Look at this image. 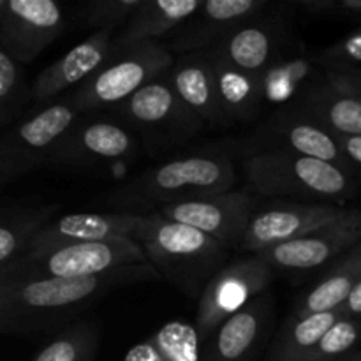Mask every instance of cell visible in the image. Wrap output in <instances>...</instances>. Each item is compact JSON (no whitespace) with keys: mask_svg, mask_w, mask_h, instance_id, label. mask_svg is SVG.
<instances>
[{"mask_svg":"<svg viewBox=\"0 0 361 361\" xmlns=\"http://www.w3.org/2000/svg\"><path fill=\"white\" fill-rule=\"evenodd\" d=\"M162 281L150 263L123 267L81 279L0 275V331L11 337L60 331L108 293L127 286Z\"/></svg>","mask_w":361,"mask_h":361,"instance_id":"6da1fadb","label":"cell"},{"mask_svg":"<svg viewBox=\"0 0 361 361\" xmlns=\"http://www.w3.org/2000/svg\"><path fill=\"white\" fill-rule=\"evenodd\" d=\"M236 182L231 155L215 148L169 159L97 197L118 214L148 215L164 204L229 192Z\"/></svg>","mask_w":361,"mask_h":361,"instance_id":"7a4b0ae2","label":"cell"},{"mask_svg":"<svg viewBox=\"0 0 361 361\" xmlns=\"http://www.w3.org/2000/svg\"><path fill=\"white\" fill-rule=\"evenodd\" d=\"M133 238L162 281L190 300L201 298L208 282L228 264L231 250L203 231L168 221L159 212L141 215Z\"/></svg>","mask_w":361,"mask_h":361,"instance_id":"3957f363","label":"cell"},{"mask_svg":"<svg viewBox=\"0 0 361 361\" xmlns=\"http://www.w3.org/2000/svg\"><path fill=\"white\" fill-rule=\"evenodd\" d=\"M250 189L267 197H298L316 203H344L355 194L345 169L291 152H263L243 159Z\"/></svg>","mask_w":361,"mask_h":361,"instance_id":"277c9868","label":"cell"},{"mask_svg":"<svg viewBox=\"0 0 361 361\" xmlns=\"http://www.w3.org/2000/svg\"><path fill=\"white\" fill-rule=\"evenodd\" d=\"M173 63L175 55L164 42L133 46L109 56L108 62L67 99L80 115L97 109H113L148 83L168 74Z\"/></svg>","mask_w":361,"mask_h":361,"instance_id":"5b68a950","label":"cell"},{"mask_svg":"<svg viewBox=\"0 0 361 361\" xmlns=\"http://www.w3.org/2000/svg\"><path fill=\"white\" fill-rule=\"evenodd\" d=\"M120 123L154 147H175L196 137L204 123L173 88L168 74L111 109Z\"/></svg>","mask_w":361,"mask_h":361,"instance_id":"8992f818","label":"cell"},{"mask_svg":"<svg viewBox=\"0 0 361 361\" xmlns=\"http://www.w3.org/2000/svg\"><path fill=\"white\" fill-rule=\"evenodd\" d=\"M78 120L80 113L66 99L51 102L7 129L0 140V183L9 185L37 168L48 166L53 152Z\"/></svg>","mask_w":361,"mask_h":361,"instance_id":"52a82bcc","label":"cell"},{"mask_svg":"<svg viewBox=\"0 0 361 361\" xmlns=\"http://www.w3.org/2000/svg\"><path fill=\"white\" fill-rule=\"evenodd\" d=\"M145 263H148V257L136 240L115 238L74 243L48 252H27L16 263L0 271V275L21 274L32 277L81 279Z\"/></svg>","mask_w":361,"mask_h":361,"instance_id":"ba28073f","label":"cell"},{"mask_svg":"<svg viewBox=\"0 0 361 361\" xmlns=\"http://www.w3.org/2000/svg\"><path fill=\"white\" fill-rule=\"evenodd\" d=\"M274 270L263 254H249L228 263L204 288L197 300L196 330L201 344L222 324L245 309L271 284Z\"/></svg>","mask_w":361,"mask_h":361,"instance_id":"9c48e42d","label":"cell"},{"mask_svg":"<svg viewBox=\"0 0 361 361\" xmlns=\"http://www.w3.org/2000/svg\"><path fill=\"white\" fill-rule=\"evenodd\" d=\"M263 152H291L330 162L348 173L353 168V162L342 150L338 137L293 106L277 109L268 122L252 134L243 148L245 157Z\"/></svg>","mask_w":361,"mask_h":361,"instance_id":"30bf717a","label":"cell"},{"mask_svg":"<svg viewBox=\"0 0 361 361\" xmlns=\"http://www.w3.org/2000/svg\"><path fill=\"white\" fill-rule=\"evenodd\" d=\"M63 30L66 14L53 0L0 2V49L21 66L35 62Z\"/></svg>","mask_w":361,"mask_h":361,"instance_id":"8fae6325","label":"cell"},{"mask_svg":"<svg viewBox=\"0 0 361 361\" xmlns=\"http://www.w3.org/2000/svg\"><path fill=\"white\" fill-rule=\"evenodd\" d=\"M137 137L129 127L109 120L80 122L66 134L49 159V168L87 171L136 157Z\"/></svg>","mask_w":361,"mask_h":361,"instance_id":"7c38bea8","label":"cell"},{"mask_svg":"<svg viewBox=\"0 0 361 361\" xmlns=\"http://www.w3.org/2000/svg\"><path fill=\"white\" fill-rule=\"evenodd\" d=\"M157 212L168 221L190 226L228 247H238L256 214V197L249 190H229L176 201Z\"/></svg>","mask_w":361,"mask_h":361,"instance_id":"4fadbf2b","label":"cell"},{"mask_svg":"<svg viewBox=\"0 0 361 361\" xmlns=\"http://www.w3.org/2000/svg\"><path fill=\"white\" fill-rule=\"evenodd\" d=\"M271 7L274 2L270 0H204L200 9L162 42L175 56L207 51Z\"/></svg>","mask_w":361,"mask_h":361,"instance_id":"5bb4252c","label":"cell"},{"mask_svg":"<svg viewBox=\"0 0 361 361\" xmlns=\"http://www.w3.org/2000/svg\"><path fill=\"white\" fill-rule=\"evenodd\" d=\"M288 4L275 6L233 30L215 51L240 69L261 76L271 60L296 37Z\"/></svg>","mask_w":361,"mask_h":361,"instance_id":"9a60e30c","label":"cell"},{"mask_svg":"<svg viewBox=\"0 0 361 361\" xmlns=\"http://www.w3.org/2000/svg\"><path fill=\"white\" fill-rule=\"evenodd\" d=\"M361 242V212L348 210L335 221L274 249L261 252L277 270L309 271L337 261Z\"/></svg>","mask_w":361,"mask_h":361,"instance_id":"2e32d148","label":"cell"},{"mask_svg":"<svg viewBox=\"0 0 361 361\" xmlns=\"http://www.w3.org/2000/svg\"><path fill=\"white\" fill-rule=\"evenodd\" d=\"M344 212L338 204L326 203H281L263 208L254 214L238 249L249 254L267 252L335 221Z\"/></svg>","mask_w":361,"mask_h":361,"instance_id":"e0dca14e","label":"cell"},{"mask_svg":"<svg viewBox=\"0 0 361 361\" xmlns=\"http://www.w3.org/2000/svg\"><path fill=\"white\" fill-rule=\"evenodd\" d=\"M274 324V303L257 296L226 321L201 348V361H256Z\"/></svg>","mask_w":361,"mask_h":361,"instance_id":"ac0fdd59","label":"cell"},{"mask_svg":"<svg viewBox=\"0 0 361 361\" xmlns=\"http://www.w3.org/2000/svg\"><path fill=\"white\" fill-rule=\"evenodd\" d=\"M115 34L95 32L85 41L74 46L71 51L60 56L53 63L41 71L32 83V95L35 102H55V99L71 87L88 80L97 73L111 56V46Z\"/></svg>","mask_w":361,"mask_h":361,"instance_id":"d6986e66","label":"cell"},{"mask_svg":"<svg viewBox=\"0 0 361 361\" xmlns=\"http://www.w3.org/2000/svg\"><path fill=\"white\" fill-rule=\"evenodd\" d=\"M319 53L310 51L296 35L261 74L263 99L268 104L291 106L316 83L324 80Z\"/></svg>","mask_w":361,"mask_h":361,"instance_id":"ffe728a7","label":"cell"},{"mask_svg":"<svg viewBox=\"0 0 361 361\" xmlns=\"http://www.w3.org/2000/svg\"><path fill=\"white\" fill-rule=\"evenodd\" d=\"M140 221L141 215L118 214V212H108V214L81 212V214L63 215L49 222L39 233L27 252H48L74 243L133 238Z\"/></svg>","mask_w":361,"mask_h":361,"instance_id":"44dd1931","label":"cell"},{"mask_svg":"<svg viewBox=\"0 0 361 361\" xmlns=\"http://www.w3.org/2000/svg\"><path fill=\"white\" fill-rule=\"evenodd\" d=\"M168 78L176 94L203 120L204 126L214 129L233 126L222 109L214 71L203 51L176 56Z\"/></svg>","mask_w":361,"mask_h":361,"instance_id":"7402d4cb","label":"cell"},{"mask_svg":"<svg viewBox=\"0 0 361 361\" xmlns=\"http://www.w3.org/2000/svg\"><path fill=\"white\" fill-rule=\"evenodd\" d=\"M203 0H145L129 23L113 37L111 56L145 42H162L185 23Z\"/></svg>","mask_w":361,"mask_h":361,"instance_id":"603a6c76","label":"cell"},{"mask_svg":"<svg viewBox=\"0 0 361 361\" xmlns=\"http://www.w3.org/2000/svg\"><path fill=\"white\" fill-rule=\"evenodd\" d=\"M203 55L214 71L221 106L229 122H252L264 104L261 76L233 66L215 49H207Z\"/></svg>","mask_w":361,"mask_h":361,"instance_id":"cb8c5ba5","label":"cell"},{"mask_svg":"<svg viewBox=\"0 0 361 361\" xmlns=\"http://www.w3.org/2000/svg\"><path fill=\"white\" fill-rule=\"evenodd\" d=\"M361 281V242L351 250L342 254L323 277L314 284L296 303L293 314L310 316V314L341 310L356 286Z\"/></svg>","mask_w":361,"mask_h":361,"instance_id":"d4e9b609","label":"cell"},{"mask_svg":"<svg viewBox=\"0 0 361 361\" xmlns=\"http://www.w3.org/2000/svg\"><path fill=\"white\" fill-rule=\"evenodd\" d=\"M291 106L335 136H361V101L331 87L326 78Z\"/></svg>","mask_w":361,"mask_h":361,"instance_id":"484cf974","label":"cell"},{"mask_svg":"<svg viewBox=\"0 0 361 361\" xmlns=\"http://www.w3.org/2000/svg\"><path fill=\"white\" fill-rule=\"evenodd\" d=\"M59 204H13L0 215V271L16 263L51 222Z\"/></svg>","mask_w":361,"mask_h":361,"instance_id":"4316f807","label":"cell"},{"mask_svg":"<svg viewBox=\"0 0 361 361\" xmlns=\"http://www.w3.org/2000/svg\"><path fill=\"white\" fill-rule=\"evenodd\" d=\"M342 317V310L296 316L291 314L279 330L267 361H307L317 342Z\"/></svg>","mask_w":361,"mask_h":361,"instance_id":"83f0119b","label":"cell"},{"mask_svg":"<svg viewBox=\"0 0 361 361\" xmlns=\"http://www.w3.org/2000/svg\"><path fill=\"white\" fill-rule=\"evenodd\" d=\"M101 328L94 321H76L56 331L32 361H95Z\"/></svg>","mask_w":361,"mask_h":361,"instance_id":"f1b7e54d","label":"cell"},{"mask_svg":"<svg viewBox=\"0 0 361 361\" xmlns=\"http://www.w3.org/2000/svg\"><path fill=\"white\" fill-rule=\"evenodd\" d=\"M34 101L21 63L0 49V127L6 133Z\"/></svg>","mask_w":361,"mask_h":361,"instance_id":"f546056e","label":"cell"},{"mask_svg":"<svg viewBox=\"0 0 361 361\" xmlns=\"http://www.w3.org/2000/svg\"><path fill=\"white\" fill-rule=\"evenodd\" d=\"M164 361H201V344L196 324L185 319H171L150 337Z\"/></svg>","mask_w":361,"mask_h":361,"instance_id":"4dcf8cb0","label":"cell"},{"mask_svg":"<svg viewBox=\"0 0 361 361\" xmlns=\"http://www.w3.org/2000/svg\"><path fill=\"white\" fill-rule=\"evenodd\" d=\"M145 0H92L80 9V21L85 28L95 32L118 34Z\"/></svg>","mask_w":361,"mask_h":361,"instance_id":"1f68e13d","label":"cell"},{"mask_svg":"<svg viewBox=\"0 0 361 361\" xmlns=\"http://www.w3.org/2000/svg\"><path fill=\"white\" fill-rule=\"evenodd\" d=\"M360 341V326L355 317L342 314L341 319L321 337L307 361H337L349 355Z\"/></svg>","mask_w":361,"mask_h":361,"instance_id":"d6a6232c","label":"cell"},{"mask_svg":"<svg viewBox=\"0 0 361 361\" xmlns=\"http://www.w3.org/2000/svg\"><path fill=\"white\" fill-rule=\"evenodd\" d=\"M324 69L330 66H353L361 62V30L353 32L348 37L334 42L326 49L319 51Z\"/></svg>","mask_w":361,"mask_h":361,"instance_id":"836d02e7","label":"cell"},{"mask_svg":"<svg viewBox=\"0 0 361 361\" xmlns=\"http://www.w3.org/2000/svg\"><path fill=\"white\" fill-rule=\"evenodd\" d=\"M326 81L344 94L361 101V69L353 66H330L324 69Z\"/></svg>","mask_w":361,"mask_h":361,"instance_id":"e575fe53","label":"cell"},{"mask_svg":"<svg viewBox=\"0 0 361 361\" xmlns=\"http://www.w3.org/2000/svg\"><path fill=\"white\" fill-rule=\"evenodd\" d=\"M122 361H164V358H162L161 353L157 351V348L152 344L150 338H147V341L133 345V348L126 353Z\"/></svg>","mask_w":361,"mask_h":361,"instance_id":"d590c367","label":"cell"},{"mask_svg":"<svg viewBox=\"0 0 361 361\" xmlns=\"http://www.w3.org/2000/svg\"><path fill=\"white\" fill-rule=\"evenodd\" d=\"M342 150L353 164L361 166V136H337Z\"/></svg>","mask_w":361,"mask_h":361,"instance_id":"8d00e7d4","label":"cell"},{"mask_svg":"<svg viewBox=\"0 0 361 361\" xmlns=\"http://www.w3.org/2000/svg\"><path fill=\"white\" fill-rule=\"evenodd\" d=\"M341 310L344 316L355 317V319L361 316V281H360V284L356 286L355 291H353V295L349 296V300L344 303V307H342Z\"/></svg>","mask_w":361,"mask_h":361,"instance_id":"74e56055","label":"cell"},{"mask_svg":"<svg viewBox=\"0 0 361 361\" xmlns=\"http://www.w3.org/2000/svg\"><path fill=\"white\" fill-rule=\"evenodd\" d=\"M337 361H361V353H349V355L342 356V358Z\"/></svg>","mask_w":361,"mask_h":361,"instance_id":"f35d334b","label":"cell"},{"mask_svg":"<svg viewBox=\"0 0 361 361\" xmlns=\"http://www.w3.org/2000/svg\"><path fill=\"white\" fill-rule=\"evenodd\" d=\"M360 183H361V182H360Z\"/></svg>","mask_w":361,"mask_h":361,"instance_id":"ab89813d","label":"cell"}]
</instances>
